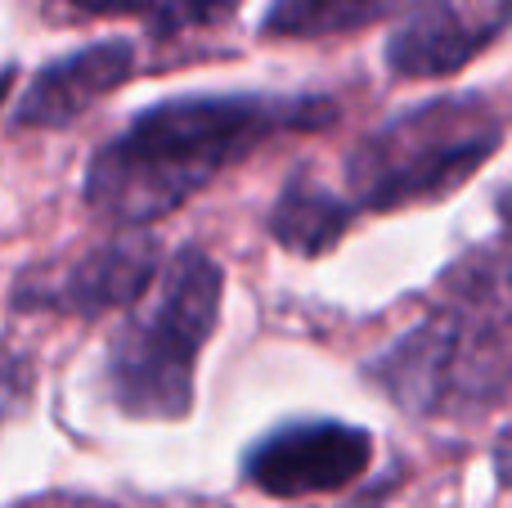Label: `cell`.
<instances>
[{
  "label": "cell",
  "instance_id": "cell-13",
  "mask_svg": "<svg viewBox=\"0 0 512 508\" xmlns=\"http://www.w3.org/2000/svg\"><path fill=\"white\" fill-rule=\"evenodd\" d=\"M54 5L72 9V14H86V18H126V14H144L153 23L167 0H54Z\"/></svg>",
  "mask_w": 512,
  "mask_h": 508
},
{
  "label": "cell",
  "instance_id": "cell-7",
  "mask_svg": "<svg viewBox=\"0 0 512 508\" xmlns=\"http://www.w3.org/2000/svg\"><path fill=\"white\" fill-rule=\"evenodd\" d=\"M512 27V0H490L472 14L463 0H418L382 45V63L400 81H432L463 72Z\"/></svg>",
  "mask_w": 512,
  "mask_h": 508
},
{
  "label": "cell",
  "instance_id": "cell-5",
  "mask_svg": "<svg viewBox=\"0 0 512 508\" xmlns=\"http://www.w3.org/2000/svg\"><path fill=\"white\" fill-rule=\"evenodd\" d=\"M373 464V432L342 419H292L256 437L243 482L270 500H310L360 482Z\"/></svg>",
  "mask_w": 512,
  "mask_h": 508
},
{
  "label": "cell",
  "instance_id": "cell-4",
  "mask_svg": "<svg viewBox=\"0 0 512 508\" xmlns=\"http://www.w3.org/2000/svg\"><path fill=\"white\" fill-rule=\"evenodd\" d=\"M225 270L207 248L189 243L171 257L162 288L108 347L104 383L126 419L176 423L194 410L198 356L221 320Z\"/></svg>",
  "mask_w": 512,
  "mask_h": 508
},
{
  "label": "cell",
  "instance_id": "cell-6",
  "mask_svg": "<svg viewBox=\"0 0 512 508\" xmlns=\"http://www.w3.org/2000/svg\"><path fill=\"white\" fill-rule=\"evenodd\" d=\"M158 275V243L149 234H126L104 248H90L59 275L23 279L14 293V311H54L77 315V320H99L117 306H135L149 293Z\"/></svg>",
  "mask_w": 512,
  "mask_h": 508
},
{
  "label": "cell",
  "instance_id": "cell-17",
  "mask_svg": "<svg viewBox=\"0 0 512 508\" xmlns=\"http://www.w3.org/2000/svg\"><path fill=\"white\" fill-rule=\"evenodd\" d=\"M342 508H382V500H373V495H369V500H351V504H342Z\"/></svg>",
  "mask_w": 512,
  "mask_h": 508
},
{
  "label": "cell",
  "instance_id": "cell-11",
  "mask_svg": "<svg viewBox=\"0 0 512 508\" xmlns=\"http://www.w3.org/2000/svg\"><path fill=\"white\" fill-rule=\"evenodd\" d=\"M243 0H167V5L153 14L149 32L153 36H180V32H194V27H216L239 9Z\"/></svg>",
  "mask_w": 512,
  "mask_h": 508
},
{
  "label": "cell",
  "instance_id": "cell-2",
  "mask_svg": "<svg viewBox=\"0 0 512 508\" xmlns=\"http://www.w3.org/2000/svg\"><path fill=\"white\" fill-rule=\"evenodd\" d=\"M409 419H486L512 396V243L468 248L441 270L418 320L364 360Z\"/></svg>",
  "mask_w": 512,
  "mask_h": 508
},
{
  "label": "cell",
  "instance_id": "cell-3",
  "mask_svg": "<svg viewBox=\"0 0 512 508\" xmlns=\"http://www.w3.org/2000/svg\"><path fill=\"white\" fill-rule=\"evenodd\" d=\"M504 144L486 95L459 90L409 104L378 122L342 162V194L355 212L391 216L459 194Z\"/></svg>",
  "mask_w": 512,
  "mask_h": 508
},
{
  "label": "cell",
  "instance_id": "cell-1",
  "mask_svg": "<svg viewBox=\"0 0 512 508\" xmlns=\"http://www.w3.org/2000/svg\"><path fill=\"white\" fill-rule=\"evenodd\" d=\"M337 122L333 95H274V90H212L149 104L122 126L86 167V207L99 221L140 230L256 149L292 135H315Z\"/></svg>",
  "mask_w": 512,
  "mask_h": 508
},
{
  "label": "cell",
  "instance_id": "cell-16",
  "mask_svg": "<svg viewBox=\"0 0 512 508\" xmlns=\"http://www.w3.org/2000/svg\"><path fill=\"white\" fill-rule=\"evenodd\" d=\"M9 86H14V68H0V104H5Z\"/></svg>",
  "mask_w": 512,
  "mask_h": 508
},
{
  "label": "cell",
  "instance_id": "cell-15",
  "mask_svg": "<svg viewBox=\"0 0 512 508\" xmlns=\"http://www.w3.org/2000/svg\"><path fill=\"white\" fill-rule=\"evenodd\" d=\"M495 212H499V225H504V239L512 243V180L504 189H499V198H495Z\"/></svg>",
  "mask_w": 512,
  "mask_h": 508
},
{
  "label": "cell",
  "instance_id": "cell-9",
  "mask_svg": "<svg viewBox=\"0 0 512 508\" xmlns=\"http://www.w3.org/2000/svg\"><path fill=\"white\" fill-rule=\"evenodd\" d=\"M355 216L360 212L351 207V198H346L342 189L319 185L310 171H292V176L283 180L279 198L270 203V212H265V230H270V239L279 243V248L315 261L346 239Z\"/></svg>",
  "mask_w": 512,
  "mask_h": 508
},
{
  "label": "cell",
  "instance_id": "cell-12",
  "mask_svg": "<svg viewBox=\"0 0 512 508\" xmlns=\"http://www.w3.org/2000/svg\"><path fill=\"white\" fill-rule=\"evenodd\" d=\"M32 392H36V369L27 365V356L0 347V428L32 405Z\"/></svg>",
  "mask_w": 512,
  "mask_h": 508
},
{
  "label": "cell",
  "instance_id": "cell-10",
  "mask_svg": "<svg viewBox=\"0 0 512 508\" xmlns=\"http://www.w3.org/2000/svg\"><path fill=\"white\" fill-rule=\"evenodd\" d=\"M405 0H270L261 36L270 41H333L391 18Z\"/></svg>",
  "mask_w": 512,
  "mask_h": 508
},
{
  "label": "cell",
  "instance_id": "cell-8",
  "mask_svg": "<svg viewBox=\"0 0 512 508\" xmlns=\"http://www.w3.org/2000/svg\"><path fill=\"white\" fill-rule=\"evenodd\" d=\"M135 72V45L131 41H95L77 54L45 63L32 77L27 95L14 108V126H32V131H59L72 126L81 113L126 86Z\"/></svg>",
  "mask_w": 512,
  "mask_h": 508
},
{
  "label": "cell",
  "instance_id": "cell-14",
  "mask_svg": "<svg viewBox=\"0 0 512 508\" xmlns=\"http://www.w3.org/2000/svg\"><path fill=\"white\" fill-rule=\"evenodd\" d=\"M490 464H495L499 486H504V491H512V432H508V437L495 446V455H490Z\"/></svg>",
  "mask_w": 512,
  "mask_h": 508
}]
</instances>
